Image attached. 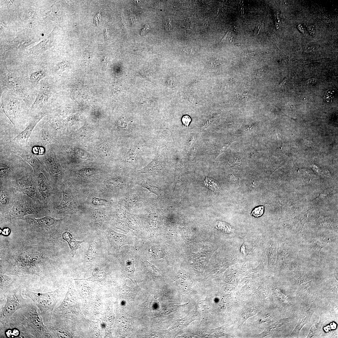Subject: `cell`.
<instances>
[{
	"label": "cell",
	"mask_w": 338,
	"mask_h": 338,
	"mask_svg": "<svg viewBox=\"0 0 338 338\" xmlns=\"http://www.w3.org/2000/svg\"><path fill=\"white\" fill-rule=\"evenodd\" d=\"M0 324V328L7 329L12 338H53L38 308L31 299L7 322Z\"/></svg>",
	"instance_id": "cell-1"
},
{
	"label": "cell",
	"mask_w": 338,
	"mask_h": 338,
	"mask_svg": "<svg viewBox=\"0 0 338 338\" xmlns=\"http://www.w3.org/2000/svg\"><path fill=\"white\" fill-rule=\"evenodd\" d=\"M0 182L11 183L33 171L31 166L20 156L0 153Z\"/></svg>",
	"instance_id": "cell-2"
},
{
	"label": "cell",
	"mask_w": 338,
	"mask_h": 338,
	"mask_svg": "<svg viewBox=\"0 0 338 338\" xmlns=\"http://www.w3.org/2000/svg\"><path fill=\"white\" fill-rule=\"evenodd\" d=\"M64 289L60 287L46 292H36L23 289L22 294L30 299L38 308L46 326L51 321L54 309L62 295Z\"/></svg>",
	"instance_id": "cell-3"
},
{
	"label": "cell",
	"mask_w": 338,
	"mask_h": 338,
	"mask_svg": "<svg viewBox=\"0 0 338 338\" xmlns=\"http://www.w3.org/2000/svg\"><path fill=\"white\" fill-rule=\"evenodd\" d=\"M22 290L20 287L14 288L2 295L3 299L0 300V324L7 322L14 313L25 306L30 300L28 297H23Z\"/></svg>",
	"instance_id": "cell-4"
},
{
	"label": "cell",
	"mask_w": 338,
	"mask_h": 338,
	"mask_svg": "<svg viewBox=\"0 0 338 338\" xmlns=\"http://www.w3.org/2000/svg\"><path fill=\"white\" fill-rule=\"evenodd\" d=\"M48 115L44 108L33 116L25 129L10 141L0 144V153H10L22 150L28 146V142L37 124L44 117Z\"/></svg>",
	"instance_id": "cell-5"
},
{
	"label": "cell",
	"mask_w": 338,
	"mask_h": 338,
	"mask_svg": "<svg viewBox=\"0 0 338 338\" xmlns=\"http://www.w3.org/2000/svg\"><path fill=\"white\" fill-rule=\"evenodd\" d=\"M45 208H47L22 193L16 195L13 203L5 213L12 218H23L27 215H40Z\"/></svg>",
	"instance_id": "cell-6"
},
{
	"label": "cell",
	"mask_w": 338,
	"mask_h": 338,
	"mask_svg": "<svg viewBox=\"0 0 338 338\" xmlns=\"http://www.w3.org/2000/svg\"><path fill=\"white\" fill-rule=\"evenodd\" d=\"M0 80L3 86L14 91L26 104L28 103L27 92L21 80L8 70L5 63L2 64L1 66Z\"/></svg>",
	"instance_id": "cell-7"
},
{
	"label": "cell",
	"mask_w": 338,
	"mask_h": 338,
	"mask_svg": "<svg viewBox=\"0 0 338 338\" xmlns=\"http://www.w3.org/2000/svg\"><path fill=\"white\" fill-rule=\"evenodd\" d=\"M10 184L18 192L27 196L37 203L42 205L38 196L35 176L33 171L17 179Z\"/></svg>",
	"instance_id": "cell-8"
},
{
	"label": "cell",
	"mask_w": 338,
	"mask_h": 338,
	"mask_svg": "<svg viewBox=\"0 0 338 338\" xmlns=\"http://www.w3.org/2000/svg\"><path fill=\"white\" fill-rule=\"evenodd\" d=\"M38 158L49 173L52 182H54L61 176L62 169L57 160L52 144L46 147L45 153Z\"/></svg>",
	"instance_id": "cell-9"
},
{
	"label": "cell",
	"mask_w": 338,
	"mask_h": 338,
	"mask_svg": "<svg viewBox=\"0 0 338 338\" xmlns=\"http://www.w3.org/2000/svg\"><path fill=\"white\" fill-rule=\"evenodd\" d=\"M55 142V138L45 126L42 119L33 130L29 139L28 145L30 147H45Z\"/></svg>",
	"instance_id": "cell-10"
},
{
	"label": "cell",
	"mask_w": 338,
	"mask_h": 338,
	"mask_svg": "<svg viewBox=\"0 0 338 338\" xmlns=\"http://www.w3.org/2000/svg\"><path fill=\"white\" fill-rule=\"evenodd\" d=\"M34 174L39 201L42 205L48 208L51 195L49 175L45 169Z\"/></svg>",
	"instance_id": "cell-11"
},
{
	"label": "cell",
	"mask_w": 338,
	"mask_h": 338,
	"mask_svg": "<svg viewBox=\"0 0 338 338\" xmlns=\"http://www.w3.org/2000/svg\"><path fill=\"white\" fill-rule=\"evenodd\" d=\"M61 220L57 219L50 217L46 216L39 219H26L29 227L33 230L42 233H49Z\"/></svg>",
	"instance_id": "cell-12"
},
{
	"label": "cell",
	"mask_w": 338,
	"mask_h": 338,
	"mask_svg": "<svg viewBox=\"0 0 338 338\" xmlns=\"http://www.w3.org/2000/svg\"><path fill=\"white\" fill-rule=\"evenodd\" d=\"M10 184L0 182V205L1 211L5 212L13 203L16 197Z\"/></svg>",
	"instance_id": "cell-13"
},
{
	"label": "cell",
	"mask_w": 338,
	"mask_h": 338,
	"mask_svg": "<svg viewBox=\"0 0 338 338\" xmlns=\"http://www.w3.org/2000/svg\"><path fill=\"white\" fill-rule=\"evenodd\" d=\"M11 153L17 155L21 157L31 166L34 174L45 169L38 156L32 152L31 148L28 146L22 150L13 152Z\"/></svg>",
	"instance_id": "cell-14"
},
{
	"label": "cell",
	"mask_w": 338,
	"mask_h": 338,
	"mask_svg": "<svg viewBox=\"0 0 338 338\" xmlns=\"http://www.w3.org/2000/svg\"><path fill=\"white\" fill-rule=\"evenodd\" d=\"M0 144L10 141L18 134L10 121L0 120Z\"/></svg>",
	"instance_id": "cell-15"
},
{
	"label": "cell",
	"mask_w": 338,
	"mask_h": 338,
	"mask_svg": "<svg viewBox=\"0 0 338 338\" xmlns=\"http://www.w3.org/2000/svg\"><path fill=\"white\" fill-rule=\"evenodd\" d=\"M110 243L111 247L117 250L120 249L121 247L128 243L126 236L117 233L109 229L104 232Z\"/></svg>",
	"instance_id": "cell-16"
},
{
	"label": "cell",
	"mask_w": 338,
	"mask_h": 338,
	"mask_svg": "<svg viewBox=\"0 0 338 338\" xmlns=\"http://www.w3.org/2000/svg\"><path fill=\"white\" fill-rule=\"evenodd\" d=\"M15 282V280L13 281L11 277L7 275L1 274L0 296L11 289L18 287H21L18 285L14 284Z\"/></svg>",
	"instance_id": "cell-17"
},
{
	"label": "cell",
	"mask_w": 338,
	"mask_h": 338,
	"mask_svg": "<svg viewBox=\"0 0 338 338\" xmlns=\"http://www.w3.org/2000/svg\"><path fill=\"white\" fill-rule=\"evenodd\" d=\"M123 268L125 274L128 277L135 281L134 276L135 271L134 261L132 257L130 255L126 256L122 264Z\"/></svg>",
	"instance_id": "cell-18"
},
{
	"label": "cell",
	"mask_w": 338,
	"mask_h": 338,
	"mask_svg": "<svg viewBox=\"0 0 338 338\" xmlns=\"http://www.w3.org/2000/svg\"><path fill=\"white\" fill-rule=\"evenodd\" d=\"M63 239L66 241L68 243L70 248V252L72 256H74L76 253V250L81 247L80 244L84 241L76 240L72 236V234L69 232H66L62 234Z\"/></svg>",
	"instance_id": "cell-19"
},
{
	"label": "cell",
	"mask_w": 338,
	"mask_h": 338,
	"mask_svg": "<svg viewBox=\"0 0 338 338\" xmlns=\"http://www.w3.org/2000/svg\"><path fill=\"white\" fill-rule=\"evenodd\" d=\"M63 197L60 203L56 207L59 210L67 209L70 208L74 202V199L67 192L63 191Z\"/></svg>",
	"instance_id": "cell-20"
},
{
	"label": "cell",
	"mask_w": 338,
	"mask_h": 338,
	"mask_svg": "<svg viewBox=\"0 0 338 338\" xmlns=\"http://www.w3.org/2000/svg\"><path fill=\"white\" fill-rule=\"evenodd\" d=\"M89 247L86 255V259L88 261H91L95 258V254L97 249V246L94 241L89 243Z\"/></svg>",
	"instance_id": "cell-21"
},
{
	"label": "cell",
	"mask_w": 338,
	"mask_h": 338,
	"mask_svg": "<svg viewBox=\"0 0 338 338\" xmlns=\"http://www.w3.org/2000/svg\"><path fill=\"white\" fill-rule=\"evenodd\" d=\"M104 273L102 270L99 271L96 273H92L91 277L86 279H74V280H90L94 282H101L104 280Z\"/></svg>",
	"instance_id": "cell-22"
},
{
	"label": "cell",
	"mask_w": 338,
	"mask_h": 338,
	"mask_svg": "<svg viewBox=\"0 0 338 338\" xmlns=\"http://www.w3.org/2000/svg\"><path fill=\"white\" fill-rule=\"evenodd\" d=\"M45 76L46 74L44 73L42 71H35L31 74L29 79L31 83H36L44 79Z\"/></svg>",
	"instance_id": "cell-23"
},
{
	"label": "cell",
	"mask_w": 338,
	"mask_h": 338,
	"mask_svg": "<svg viewBox=\"0 0 338 338\" xmlns=\"http://www.w3.org/2000/svg\"><path fill=\"white\" fill-rule=\"evenodd\" d=\"M205 185L214 192H218L219 187L217 184L208 177H206L204 181Z\"/></svg>",
	"instance_id": "cell-24"
},
{
	"label": "cell",
	"mask_w": 338,
	"mask_h": 338,
	"mask_svg": "<svg viewBox=\"0 0 338 338\" xmlns=\"http://www.w3.org/2000/svg\"><path fill=\"white\" fill-rule=\"evenodd\" d=\"M91 202L95 205L101 206L105 204L107 202V201L103 199L93 197L91 200Z\"/></svg>",
	"instance_id": "cell-25"
},
{
	"label": "cell",
	"mask_w": 338,
	"mask_h": 338,
	"mask_svg": "<svg viewBox=\"0 0 338 338\" xmlns=\"http://www.w3.org/2000/svg\"><path fill=\"white\" fill-rule=\"evenodd\" d=\"M264 212V207L259 206L255 208L252 211L251 215L255 217L261 216Z\"/></svg>",
	"instance_id": "cell-26"
},
{
	"label": "cell",
	"mask_w": 338,
	"mask_h": 338,
	"mask_svg": "<svg viewBox=\"0 0 338 338\" xmlns=\"http://www.w3.org/2000/svg\"><path fill=\"white\" fill-rule=\"evenodd\" d=\"M149 251L151 254L155 258L158 259L161 258V252L160 250L152 248L150 249Z\"/></svg>",
	"instance_id": "cell-27"
},
{
	"label": "cell",
	"mask_w": 338,
	"mask_h": 338,
	"mask_svg": "<svg viewBox=\"0 0 338 338\" xmlns=\"http://www.w3.org/2000/svg\"><path fill=\"white\" fill-rule=\"evenodd\" d=\"M335 97L334 91L332 90H329L325 94V99L327 102L332 101Z\"/></svg>",
	"instance_id": "cell-28"
},
{
	"label": "cell",
	"mask_w": 338,
	"mask_h": 338,
	"mask_svg": "<svg viewBox=\"0 0 338 338\" xmlns=\"http://www.w3.org/2000/svg\"><path fill=\"white\" fill-rule=\"evenodd\" d=\"M304 316V318L302 319V320L301 319L300 322H299L298 325L296 326V328H295L294 330L295 331H297V332L298 331H300L301 328L304 324L306 323L305 322H307V320L309 319V316L307 315H305Z\"/></svg>",
	"instance_id": "cell-29"
},
{
	"label": "cell",
	"mask_w": 338,
	"mask_h": 338,
	"mask_svg": "<svg viewBox=\"0 0 338 338\" xmlns=\"http://www.w3.org/2000/svg\"><path fill=\"white\" fill-rule=\"evenodd\" d=\"M182 121L185 125L188 126L191 121V119L189 116L185 115L182 117Z\"/></svg>",
	"instance_id": "cell-30"
},
{
	"label": "cell",
	"mask_w": 338,
	"mask_h": 338,
	"mask_svg": "<svg viewBox=\"0 0 338 338\" xmlns=\"http://www.w3.org/2000/svg\"><path fill=\"white\" fill-rule=\"evenodd\" d=\"M96 213L95 216V219L99 222H102L104 219L105 216L102 213L99 212Z\"/></svg>",
	"instance_id": "cell-31"
},
{
	"label": "cell",
	"mask_w": 338,
	"mask_h": 338,
	"mask_svg": "<svg viewBox=\"0 0 338 338\" xmlns=\"http://www.w3.org/2000/svg\"><path fill=\"white\" fill-rule=\"evenodd\" d=\"M207 23L206 21L202 22L201 25V29L202 33H206L207 31Z\"/></svg>",
	"instance_id": "cell-32"
},
{
	"label": "cell",
	"mask_w": 338,
	"mask_h": 338,
	"mask_svg": "<svg viewBox=\"0 0 338 338\" xmlns=\"http://www.w3.org/2000/svg\"><path fill=\"white\" fill-rule=\"evenodd\" d=\"M172 23L170 19L167 20L164 24L166 29L168 31H171L172 26Z\"/></svg>",
	"instance_id": "cell-33"
},
{
	"label": "cell",
	"mask_w": 338,
	"mask_h": 338,
	"mask_svg": "<svg viewBox=\"0 0 338 338\" xmlns=\"http://www.w3.org/2000/svg\"><path fill=\"white\" fill-rule=\"evenodd\" d=\"M182 51L183 53L187 55H191L192 54L193 52L192 48L190 47H187L184 48Z\"/></svg>",
	"instance_id": "cell-34"
},
{
	"label": "cell",
	"mask_w": 338,
	"mask_h": 338,
	"mask_svg": "<svg viewBox=\"0 0 338 338\" xmlns=\"http://www.w3.org/2000/svg\"><path fill=\"white\" fill-rule=\"evenodd\" d=\"M150 28V26L147 24H146L145 27L143 28L141 32V35H143L147 33Z\"/></svg>",
	"instance_id": "cell-35"
},
{
	"label": "cell",
	"mask_w": 338,
	"mask_h": 338,
	"mask_svg": "<svg viewBox=\"0 0 338 338\" xmlns=\"http://www.w3.org/2000/svg\"><path fill=\"white\" fill-rule=\"evenodd\" d=\"M308 30L310 34H314L315 33V29L313 26H309L308 27Z\"/></svg>",
	"instance_id": "cell-36"
},
{
	"label": "cell",
	"mask_w": 338,
	"mask_h": 338,
	"mask_svg": "<svg viewBox=\"0 0 338 338\" xmlns=\"http://www.w3.org/2000/svg\"><path fill=\"white\" fill-rule=\"evenodd\" d=\"M212 65L214 67L218 66L220 64L218 60L215 59L212 61Z\"/></svg>",
	"instance_id": "cell-37"
},
{
	"label": "cell",
	"mask_w": 338,
	"mask_h": 338,
	"mask_svg": "<svg viewBox=\"0 0 338 338\" xmlns=\"http://www.w3.org/2000/svg\"><path fill=\"white\" fill-rule=\"evenodd\" d=\"M298 28L299 29L302 33H305V29H304V28L302 26L301 24L299 25H298Z\"/></svg>",
	"instance_id": "cell-38"
},
{
	"label": "cell",
	"mask_w": 338,
	"mask_h": 338,
	"mask_svg": "<svg viewBox=\"0 0 338 338\" xmlns=\"http://www.w3.org/2000/svg\"><path fill=\"white\" fill-rule=\"evenodd\" d=\"M287 80V79L286 78L284 79L279 83V86H281L283 85L286 82Z\"/></svg>",
	"instance_id": "cell-39"
},
{
	"label": "cell",
	"mask_w": 338,
	"mask_h": 338,
	"mask_svg": "<svg viewBox=\"0 0 338 338\" xmlns=\"http://www.w3.org/2000/svg\"><path fill=\"white\" fill-rule=\"evenodd\" d=\"M254 52H255L254 51H248L247 52L246 54H247L248 55H253L254 54H255Z\"/></svg>",
	"instance_id": "cell-40"
},
{
	"label": "cell",
	"mask_w": 338,
	"mask_h": 338,
	"mask_svg": "<svg viewBox=\"0 0 338 338\" xmlns=\"http://www.w3.org/2000/svg\"><path fill=\"white\" fill-rule=\"evenodd\" d=\"M9 229L8 228H5L3 229V232H4V234H6L8 233Z\"/></svg>",
	"instance_id": "cell-41"
}]
</instances>
